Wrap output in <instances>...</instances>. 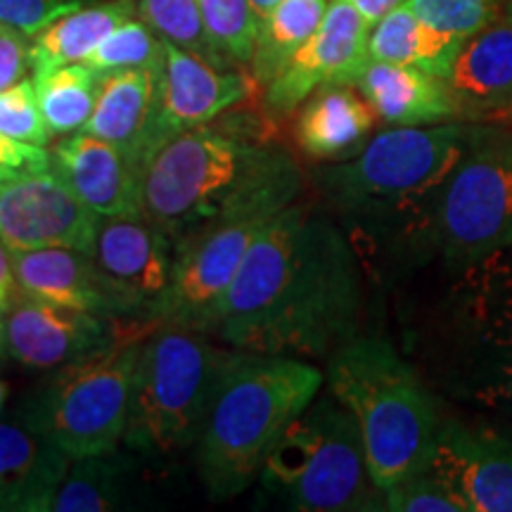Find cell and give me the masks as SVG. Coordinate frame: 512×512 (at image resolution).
<instances>
[{"mask_svg": "<svg viewBox=\"0 0 512 512\" xmlns=\"http://www.w3.org/2000/svg\"><path fill=\"white\" fill-rule=\"evenodd\" d=\"M361 268L328 216L294 202L252 242L202 332L230 349L323 358L358 335Z\"/></svg>", "mask_w": 512, "mask_h": 512, "instance_id": "1", "label": "cell"}, {"mask_svg": "<svg viewBox=\"0 0 512 512\" xmlns=\"http://www.w3.org/2000/svg\"><path fill=\"white\" fill-rule=\"evenodd\" d=\"M219 119L166 140L140 171V214L174 245L216 223L271 221L304 190L302 166L266 143L259 121L233 110Z\"/></svg>", "mask_w": 512, "mask_h": 512, "instance_id": "2", "label": "cell"}, {"mask_svg": "<svg viewBox=\"0 0 512 512\" xmlns=\"http://www.w3.org/2000/svg\"><path fill=\"white\" fill-rule=\"evenodd\" d=\"M475 131L477 121L392 126L356 157L320 169L316 181L358 228L432 252L441 195Z\"/></svg>", "mask_w": 512, "mask_h": 512, "instance_id": "3", "label": "cell"}, {"mask_svg": "<svg viewBox=\"0 0 512 512\" xmlns=\"http://www.w3.org/2000/svg\"><path fill=\"white\" fill-rule=\"evenodd\" d=\"M323 382L325 375L302 358L230 349L195 444L209 498H235L261 475L271 446Z\"/></svg>", "mask_w": 512, "mask_h": 512, "instance_id": "4", "label": "cell"}, {"mask_svg": "<svg viewBox=\"0 0 512 512\" xmlns=\"http://www.w3.org/2000/svg\"><path fill=\"white\" fill-rule=\"evenodd\" d=\"M325 380L358 422L377 489L387 491L427 470L444 415L427 382L392 342L356 335L328 358Z\"/></svg>", "mask_w": 512, "mask_h": 512, "instance_id": "5", "label": "cell"}, {"mask_svg": "<svg viewBox=\"0 0 512 512\" xmlns=\"http://www.w3.org/2000/svg\"><path fill=\"white\" fill-rule=\"evenodd\" d=\"M430 330L446 394L512 418V249L451 271Z\"/></svg>", "mask_w": 512, "mask_h": 512, "instance_id": "6", "label": "cell"}, {"mask_svg": "<svg viewBox=\"0 0 512 512\" xmlns=\"http://www.w3.org/2000/svg\"><path fill=\"white\" fill-rule=\"evenodd\" d=\"M185 325H157L145 337L131 384L124 444L143 458H169L197 444L228 349Z\"/></svg>", "mask_w": 512, "mask_h": 512, "instance_id": "7", "label": "cell"}, {"mask_svg": "<svg viewBox=\"0 0 512 512\" xmlns=\"http://www.w3.org/2000/svg\"><path fill=\"white\" fill-rule=\"evenodd\" d=\"M259 479L290 510H384V491L370 477L358 422L332 394L316 396L285 427Z\"/></svg>", "mask_w": 512, "mask_h": 512, "instance_id": "8", "label": "cell"}, {"mask_svg": "<svg viewBox=\"0 0 512 512\" xmlns=\"http://www.w3.org/2000/svg\"><path fill=\"white\" fill-rule=\"evenodd\" d=\"M155 328L150 320H121L119 335L107 347L55 368L19 408V420L72 460L121 446L140 347Z\"/></svg>", "mask_w": 512, "mask_h": 512, "instance_id": "9", "label": "cell"}, {"mask_svg": "<svg viewBox=\"0 0 512 512\" xmlns=\"http://www.w3.org/2000/svg\"><path fill=\"white\" fill-rule=\"evenodd\" d=\"M512 249V128L477 124L448 178L434 219L432 252L458 271Z\"/></svg>", "mask_w": 512, "mask_h": 512, "instance_id": "10", "label": "cell"}, {"mask_svg": "<svg viewBox=\"0 0 512 512\" xmlns=\"http://www.w3.org/2000/svg\"><path fill=\"white\" fill-rule=\"evenodd\" d=\"M266 223V219L226 221L178 240L171 285L159 299L152 323L202 330Z\"/></svg>", "mask_w": 512, "mask_h": 512, "instance_id": "11", "label": "cell"}, {"mask_svg": "<svg viewBox=\"0 0 512 512\" xmlns=\"http://www.w3.org/2000/svg\"><path fill=\"white\" fill-rule=\"evenodd\" d=\"M91 259L121 318L150 320L174 275L176 245L143 214L100 216Z\"/></svg>", "mask_w": 512, "mask_h": 512, "instance_id": "12", "label": "cell"}, {"mask_svg": "<svg viewBox=\"0 0 512 512\" xmlns=\"http://www.w3.org/2000/svg\"><path fill=\"white\" fill-rule=\"evenodd\" d=\"M370 29L373 27L351 0H330L320 27L264 88V110L273 119L290 117L320 86H356L370 62Z\"/></svg>", "mask_w": 512, "mask_h": 512, "instance_id": "13", "label": "cell"}, {"mask_svg": "<svg viewBox=\"0 0 512 512\" xmlns=\"http://www.w3.org/2000/svg\"><path fill=\"white\" fill-rule=\"evenodd\" d=\"M100 216L55 169L0 181V240L10 252L72 247L91 254Z\"/></svg>", "mask_w": 512, "mask_h": 512, "instance_id": "14", "label": "cell"}, {"mask_svg": "<svg viewBox=\"0 0 512 512\" xmlns=\"http://www.w3.org/2000/svg\"><path fill=\"white\" fill-rule=\"evenodd\" d=\"M121 320L38 302L17 290L5 311L8 354L27 368H62L107 347L119 335Z\"/></svg>", "mask_w": 512, "mask_h": 512, "instance_id": "15", "label": "cell"}, {"mask_svg": "<svg viewBox=\"0 0 512 512\" xmlns=\"http://www.w3.org/2000/svg\"><path fill=\"white\" fill-rule=\"evenodd\" d=\"M427 467L467 512H512V444L501 434L444 415Z\"/></svg>", "mask_w": 512, "mask_h": 512, "instance_id": "16", "label": "cell"}, {"mask_svg": "<svg viewBox=\"0 0 512 512\" xmlns=\"http://www.w3.org/2000/svg\"><path fill=\"white\" fill-rule=\"evenodd\" d=\"M164 50L162 110L157 124L159 147L178 133L211 124L235 110L259 88L245 69L216 67L169 41H164Z\"/></svg>", "mask_w": 512, "mask_h": 512, "instance_id": "17", "label": "cell"}, {"mask_svg": "<svg viewBox=\"0 0 512 512\" xmlns=\"http://www.w3.org/2000/svg\"><path fill=\"white\" fill-rule=\"evenodd\" d=\"M50 155L55 174L98 216L140 214V166L119 145L76 131Z\"/></svg>", "mask_w": 512, "mask_h": 512, "instance_id": "18", "label": "cell"}, {"mask_svg": "<svg viewBox=\"0 0 512 512\" xmlns=\"http://www.w3.org/2000/svg\"><path fill=\"white\" fill-rule=\"evenodd\" d=\"M164 64L107 72L88 124L81 131L119 145L143 171L157 152V124L162 110Z\"/></svg>", "mask_w": 512, "mask_h": 512, "instance_id": "19", "label": "cell"}, {"mask_svg": "<svg viewBox=\"0 0 512 512\" xmlns=\"http://www.w3.org/2000/svg\"><path fill=\"white\" fill-rule=\"evenodd\" d=\"M448 88L458 102L460 119L491 124L512 119V22L496 19L465 41Z\"/></svg>", "mask_w": 512, "mask_h": 512, "instance_id": "20", "label": "cell"}, {"mask_svg": "<svg viewBox=\"0 0 512 512\" xmlns=\"http://www.w3.org/2000/svg\"><path fill=\"white\" fill-rule=\"evenodd\" d=\"M72 458L24 420H0V512H50Z\"/></svg>", "mask_w": 512, "mask_h": 512, "instance_id": "21", "label": "cell"}, {"mask_svg": "<svg viewBox=\"0 0 512 512\" xmlns=\"http://www.w3.org/2000/svg\"><path fill=\"white\" fill-rule=\"evenodd\" d=\"M12 264L17 290L27 297L64 309L121 318L119 306L91 254L72 247H46L12 252Z\"/></svg>", "mask_w": 512, "mask_h": 512, "instance_id": "22", "label": "cell"}, {"mask_svg": "<svg viewBox=\"0 0 512 512\" xmlns=\"http://www.w3.org/2000/svg\"><path fill=\"white\" fill-rule=\"evenodd\" d=\"M375 112L349 83H330L313 91L299 107L294 140L313 162H344L368 145Z\"/></svg>", "mask_w": 512, "mask_h": 512, "instance_id": "23", "label": "cell"}, {"mask_svg": "<svg viewBox=\"0 0 512 512\" xmlns=\"http://www.w3.org/2000/svg\"><path fill=\"white\" fill-rule=\"evenodd\" d=\"M356 88L370 102L377 121L389 126H430L460 119L446 79L425 69L370 60Z\"/></svg>", "mask_w": 512, "mask_h": 512, "instance_id": "24", "label": "cell"}, {"mask_svg": "<svg viewBox=\"0 0 512 512\" xmlns=\"http://www.w3.org/2000/svg\"><path fill=\"white\" fill-rule=\"evenodd\" d=\"M136 15V0H91L67 12L31 36V72L43 74L64 64L83 62L121 22Z\"/></svg>", "mask_w": 512, "mask_h": 512, "instance_id": "25", "label": "cell"}, {"mask_svg": "<svg viewBox=\"0 0 512 512\" xmlns=\"http://www.w3.org/2000/svg\"><path fill=\"white\" fill-rule=\"evenodd\" d=\"M465 41L441 34L427 27L406 3L387 12L380 22L370 29L368 55L370 60L408 64V67L425 69L439 79H446L456 64Z\"/></svg>", "mask_w": 512, "mask_h": 512, "instance_id": "26", "label": "cell"}, {"mask_svg": "<svg viewBox=\"0 0 512 512\" xmlns=\"http://www.w3.org/2000/svg\"><path fill=\"white\" fill-rule=\"evenodd\" d=\"M133 456L121 448L72 460L50 512H107L126 508L133 489Z\"/></svg>", "mask_w": 512, "mask_h": 512, "instance_id": "27", "label": "cell"}, {"mask_svg": "<svg viewBox=\"0 0 512 512\" xmlns=\"http://www.w3.org/2000/svg\"><path fill=\"white\" fill-rule=\"evenodd\" d=\"M328 3L330 0H280L259 19L254 53L247 64L259 88H266L309 41L323 22Z\"/></svg>", "mask_w": 512, "mask_h": 512, "instance_id": "28", "label": "cell"}, {"mask_svg": "<svg viewBox=\"0 0 512 512\" xmlns=\"http://www.w3.org/2000/svg\"><path fill=\"white\" fill-rule=\"evenodd\" d=\"M102 74L83 62L34 74L43 119L53 136H69L88 124L100 93Z\"/></svg>", "mask_w": 512, "mask_h": 512, "instance_id": "29", "label": "cell"}, {"mask_svg": "<svg viewBox=\"0 0 512 512\" xmlns=\"http://www.w3.org/2000/svg\"><path fill=\"white\" fill-rule=\"evenodd\" d=\"M136 10L147 27L164 41L216 67H235L211 41L197 0H136Z\"/></svg>", "mask_w": 512, "mask_h": 512, "instance_id": "30", "label": "cell"}, {"mask_svg": "<svg viewBox=\"0 0 512 512\" xmlns=\"http://www.w3.org/2000/svg\"><path fill=\"white\" fill-rule=\"evenodd\" d=\"M166 60L164 38H159L138 15L121 22L83 64L95 72H119V69L159 67Z\"/></svg>", "mask_w": 512, "mask_h": 512, "instance_id": "31", "label": "cell"}, {"mask_svg": "<svg viewBox=\"0 0 512 512\" xmlns=\"http://www.w3.org/2000/svg\"><path fill=\"white\" fill-rule=\"evenodd\" d=\"M211 41L233 64H249L259 17L249 0H197Z\"/></svg>", "mask_w": 512, "mask_h": 512, "instance_id": "32", "label": "cell"}, {"mask_svg": "<svg viewBox=\"0 0 512 512\" xmlns=\"http://www.w3.org/2000/svg\"><path fill=\"white\" fill-rule=\"evenodd\" d=\"M406 5L427 27L458 41H470L503 17L498 0H408Z\"/></svg>", "mask_w": 512, "mask_h": 512, "instance_id": "33", "label": "cell"}, {"mask_svg": "<svg viewBox=\"0 0 512 512\" xmlns=\"http://www.w3.org/2000/svg\"><path fill=\"white\" fill-rule=\"evenodd\" d=\"M0 136L41 147L53 140V133L38 105L34 79H22L15 86L0 91Z\"/></svg>", "mask_w": 512, "mask_h": 512, "instance_id": "34", "label": "cell"}, {"mask_svg": "<svg viewBox=\"0 0 512 512\" xmlns=\"http://www.w3.org/2000/svg\"><path fill=\"white\" fill-rule=\"evenodd\" d=\"M384 510L394 512H467L456 491L439 479L434 472L427 470L415 472L403 482L394 484L392 489L384 491Z\"/></svg>", "mask_w": 512, "mask_h": 512, "instance_id": "35", "label": "cell"}, {"mask_svg": "<svg viewBox=\"0 0 512 512\" xmlns=\"http://www.w3.org/2000/svg\"><path fill=\"white\" fill-rule=\"evenodd\" d=\"M86 3L91 0H0V24L36 36L50 22Z\"/></svg>", "mask_w": 512, "mask_h": 512, "instance_id": "36", "label": "cell"}, {"mask_svg": "<svg viewBox=\"0 0 512 512\" xmlns=\"http://www.w3.org/2000/svg\"><path fill=\"white\" fill-rule=\"evenodd\" d=\"M53 169V155L41 145H29L0 136V181L24 174H38V171Z\"/></svg>", "mask_w": 512, "mask_h": 512, "instance_id": "37", "label": "cell"}, {"mask_svg": "<svg viewBox=\"0 0 512 512\" xmlns=\"http://www.w3.org/2000/svg\"><path fill=\"white\" fill-rule=\"evenodd\" d=\"M31 69V36L0 24V91L27 79Z\"/></svg>", "mask_w": 512, "mask_h": 512, "instance_id": "38", "label": "cell"}, {"mask_svg": "<svg viewBox=\"0 0 512 512\" xmlns=\"http://www.w3.org/2000/svg\"><path fill=\"white\" fill-rule=\"evenodd\" d=\"M17 294V278L15 264H12L10 247L0 240V311H8Z\"/></svg>", "mask_w": 512, "mask_h": 512, "instance_id": "39", "label": "cell"}, {"mask_svg": "<svg viewBox=\"0 0 512 512\" xmlns=\"http://www.w3.org/2000/svg\"><path fill=\"white\" fill-rule=\"evenodd\" d=\"M351 3L356 5V10L361 12L363 17H366V22L370 27H375L380 19L387 15V12H392L399 8V5L408 3V0H351Z\"/></svg>", "mask_w": 512, "mask_h": 512, "instance_id": "40", "label": "cell"}, {"mask_svg": "<svg viewBox=\"0 0 512 512\" xmlns=\"http://www.w3.org/2000/svg\"><path fill=\"white\" fill-rule=\"evenodd\" d=\"M249 3H252V10L256 12V17H264V15H268V12H271L275 5L280 3V0H249Z\"/></svg>", "mask_w": 512, "mask_h": 512, "instance_id": "41", "label": "cell"}, {"mask_svg": "<svg viewBox=\"0 0 512 512\" xmlns=\"http://www.w3.org/2000/svg\"><path fill=\"white\" fill-rule=\"evenodd\" d=\"M8 354V332H5V311H0V361Z\"/></svg>", "mask_w": 512, "mask_h": 512, "instance_id": "42", "label": "cell"}, {"mask_svg": "<svg viewBox=\"0 0 512 512\" xmlns=\"http://www.w3.org/2000/svg\"><path fill=\"white\" fill-rule=\"evenodd\" d=\"M498 5H501L503 17L510 19V22H512V0H498Z\"/></svg>", "mask_w": 512, "mask_h": 512, "instance_id": "43", "label": "cell"}, {"mask_svg": "<svg viewBox=\"0 0 512 512\" xmlns=\"http://www.w3.org/2000/svg\"><path fill=\"white\" fill-rule=\"evenodd\" d=\"M5 399H8V384H5L3 380H0V411H3Z\"/></svg>", "mask_w": 512, "mask_h": 512, "instance_id": "44", "label": "cell"}]
</instances>
